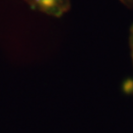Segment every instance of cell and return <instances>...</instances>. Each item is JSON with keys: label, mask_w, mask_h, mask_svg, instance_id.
Listing matches in <instances>:
<instances>
[{"label": "cell", "mask_w": 133, "mask_h": 133, "mask_svg": "<svg viewBox=\"0 0 133 133\" xmlns=\"http://www.w3.org/2000/svg\"><path fill=\"white\" fill-rule=\"evenodd\" d=\"M26 3L35 11L44 15L59 18L66 14L70 9V0H25Z\"/></svg>", "instance_id": "1"}, {"label": "cell", "mask_w": 133, "mask_h": 133, "mask_svg": "<svg viewBox=\"0 0 133 133\" xmlns=\"http://www.w3.org/2000/svg\"><path fill=\"white\" fill-rule=\"evenodd\" d=\"M129 48H130V54H131L133 63V24L129 29Z\"/></svg>", "instance_id": "2"}, {"label": "cell", "mask_w": 133, "mask_h": 133, "mask_svg": "<svg viewBox=\"0 0 133 133\" xmlns=\"http://www.w3.org/2000/svg\"><path fill=\"white\" fill-rule=\"evenodd\" d=\"M120 1H121L123 4L126 5V6L133 8V0H120Z\"/></svg>", "instance_id": "3"}]
</instances>
